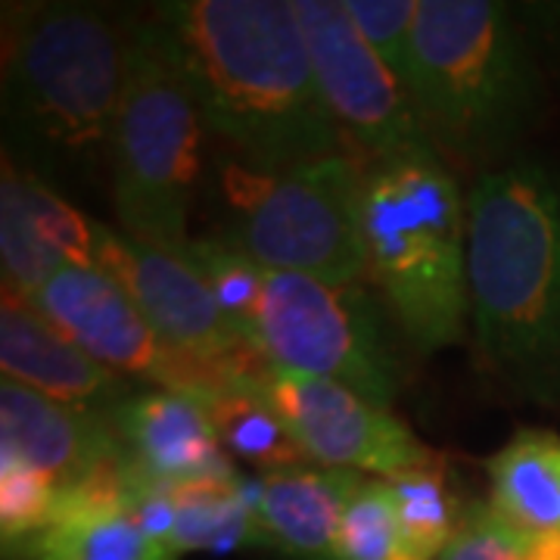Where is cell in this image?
Returning a JSON list of instances; mask_svg holds the SVG:
<instances>
[{
	"instance_id": "obj_4",
	"label": "cell",
	"mask_w": 560,
	"mask_h": 560,
	"mask_svg": "<svg viewBox=\"0 0 560 560\" xmlns=\"http://www.w3.org/2000/svg\"><path fill=\"white\" fill-rule=\"evenodd\" d=\"M411 97L448 168H501L539 103V69L508 7L418 0Z\"/></svg>"
},
{
	"instance_id": "obj_22",
	"label": "cell",
	"mask_w": 560,
	"mask_h": 560,
	"mask_svg": "<svg viewBox=\"0 0 560 560\" xmlns=\"http://www.w3.org/2000/svg\"><path fill=\"white\" fill-rule=\"evenodd\" d=\"M405 555L411 560H440L460 529L464 514L442 477L440 464L389 480Z\"/></svg>"
},
{
	"instance_id": "obj_28",
	"label": "cell",
	"mask_w": 560,
	"mask_h": 560,
	"mask_svg": "<svg viewBox=\"0 0 560 560\" xmlns=\"http://www.w3.org/2000/svg\"><path fill=\"white\" fill-rule=\"evenodd\" d=\"M529 560H560V536H548L529 545Z\"/></svg>"
},
{
	"instance_id": "obj_23",
	"label": "cell",
	"mask_w": 560,
	"mask_h": 560,
	"mask_svg": "<svg viewBox=\"0 0 560 560\" xmlns=\"http://www.w3.org/2000/svg\"><path fill=\"white\" fill-rule=\"evenodd\" d=\"M180 256L200 271V278L215 293L224 315L241 330L243 340L256 349V327H259L268 271L219 237H190Z\"/></svg>"
},
{
	"instance_id": "obj_12",
	"label": "cell",
	"mask_w": 560,
	"mask_h": 560,
	"mask_svg": "<svg viewBox=\"0 0 560 560\" xmlns=\"http://www.w3.org/2000/svg\"><path fill=\"white\" fill-rule=\"evenodd\" d=\"M97 268L119 280L143 318L180 355L215 368L261 359L224 315L200 271L180 253L101 224Z\"/></svg>"
},
{
	"instance_id": "obj_9",
	"label": "cell",
	"mask_w": 560,
	"mask_h": 560,
	"mask_svg": "<svg viewBox=\"0 0 560 560\" xmlns=\"http://www.w3.org/2000/svg\"><path fill=\"white\" fill-rule=\"evenodd\" d=\"M320 94L361 165L436 153L415 97L361 38L342 0H293ZM440 156V153H436Z\"/></svg>"
},
{
	"instance_id": "obj_2",
	"label": "cell",
	"mask_w": 560,
	"mask_h": 560,
	"mask_svg": "<svg viewBox=\"0 0 560 560\" xmlns=\"http://www.w3.org/2000/svg\"><path fill=\"white\" fill-rule=\"evenodd\" d=\"M125 28L88 3L3 7V156L57 190L109 175Z\"/></svg>"
},
{
	"instance_id": "obj_25",
	"label": "cell",
	"mask_w": 560,
	"mask_h": 560,
	"mask_svg": "<svg viewBox=\"0 0 560 560\" xmlns=\"http://www.w3.org/2000/svg\"><path fill=\"white\" fill-rule=\"evenodd\" d=\"M371 50L411 94L418 0H342Z\"/></svg>"
},
{
	"instance_id": "obj_16",
	"label": "cell",
	"mask_w": 560,
	"mask_h": 560,
	"mask_svg": "<svg viewBox=\"0 0 560 560\" xmlns=\"http://www.w3.org/2000/svg\"><path fill=\"white\" fill-rule=\"evenodd\" d=\"M109 420L128 458L150 480L178 486L212 477H237L228 452L221 448L206 405L190 393L138 386Z\"/></svg>"
},
{
	"instance_id": "obj_10",
	"label": "cell",
	"mask_w": 560,
	"mask_h": 560,
	"mask_svg": "<svg viewBox=\"0 0 560 560\" xmlns=\"http://www.w3.org/2000/svg\"><path fill=\"white\" fill-rule=\"evenodd\" d=\"M25 302L125 381L197 396L261 361L215 368L180 355L143 318L131 293L97 265H66L28 293Z\"/></svg>"
},
{
	"instance_id": "obj_19",
	"label": "cell",
	"mask_w": 560,
	"mask_h": 560,
	"mask_svg": "<svg viewBox=\"0 0 560 560\" xmlns=\"http://www.w3.org/2000/svg\"><path fill=\"white\" fill-rule=\"evenodd\" d=\"M265 361L256 368H246L231 374L228 381L197 393V399L206 405L209 418L215 423L221 448L228 458H237L243 464H253L265 470V477L308 467V455L280 418V411L271 399L261 393L259 371Z\"/></svg>"
},
{
	"instance_id": "obj_27",
	"label": "cell",
	"mask_w": 560,
	"mask_h": 560,
	"mask_svg": "<svg viewBox=\"0 0 560 560\" xmlns=\"http://www.w3.org/2000/svg\"><path fill=\"white\" fill-rule=\"evenodd\" d=\"M440 560H529V545L492 514L489 504L464 511L460 529Z\"/></svg>"
},
{
	"instance_id": "obj_20",
	"label": "cell",
	"mask_w": 560,
	"mask_h": 560,
	"mask_svg": "<svg viewBox=\"0 0 560 560\" xmlns=\"http://www.w3.org/2000/svg\"><path fill=\"white\" fill-rule=\"evenodd\" d=\"M13 560H178L168 541L150 536L131 511L60 501L54 521L7 548Z\"/></svg>"
},
{
	"instance_id": "obj_8",
	"label": "cell",
	"mask_w": 560,
	"mask_h": 560,
	"mask_svg": "<svg viewBox=\"0 0 560 560\" xmlns=\"http://www.w3.org/2000/svg\"><path fill=\"white\" fill-rule=\"evenodd\" d=\"M393 327V315L359 283L268 271L256 349L268 364L340 383L389 408L401 386Z\"/></svg>"
},
{
	"instance_id": "obj_5",
	"label": "cell",
	"mask_w": 560,
	"mask_h": 560,
	"mask_svg": "<svg viewBox=\"0 0 560 560\" xmlns=\"http://www.w3.org/2000/svg\"><path fill=\"white\" fill-rule=\"evenodd\" d=\"M361 243L401 337L420 352L467 334V202L455 172L436 156L361 165Z\"/></svg>"
},
{
	"instance_id": "obj_6",
	"label": "cell",
	"mask_w": 560,
	"mask_h": 560,
	"mask_svg": "<svg viewBox=\"0 0 560 560\" xmlns=\"http://www.w3.org/2000/svg\"><path fill=\"white\" fill-rule=\"evenodd\" d=\"M206 121L153 16L125 25V81L109 138L121 234L180 253L202 184Z\"/></svg>"
},
{
	"instance_id": "obj_11",
	"label": "cell",
	"mask_w": 560,
	"mask_h": 560,
	"mask_svg": "<svg viewBox=\"0 0 560 560\" xmlns=\"http://www.w3.org/2000/svg\"><path fill=\"white\" fill-rule=\"evenodd\" d=\"M259 386L287 420L305 455L324 467L396 480L401 474L440 464L405 420L389 408L361 399L340 383L265 361Z\"/></svg>"
},
{
	"instance_id": "obj_15",
	"label": "cell",
	"mask_w": 560,
	"mask_h": 560,
	"mask_svg": "<svg viewBox=\"0 0 560 560\" xmlns=\"http://www.w3.org/2000/svg\"><path fill=\"white\" fill-rule=\"evenodd\" d=\"M0 368L3 377L47 399L113 418L135 393V383L91 359L20 296L3 293L0 305Z\"/></svg>"
},
{
	"instance_id": "obj_7",
	"label": "cell",
	"mask_w": 560,
	"mask_h": 560,
	"mask_svg": "<svg viewBox=\"0 0 560 560\" xmlns=\"http://www.w3.org/2000/svg\"><path fill=\"white\" fill-rule=\"evenodd\" d=\"M224 228L219 237L265 271L330 283L368 278L361 243V162L352 156L261 172L237 160L221 168Z\"/></svg>"
},
{
	"instance_id": "obj_26",
	"label": "cell",
	"mask_w": 560,
	"mask_h": 560,
	"mask_svg": "<svg viewBox=\"0 0 560 560\" xmlns=\"http://www.w3.org/2000/svg\"><path fill=\"white\" fill-rule=\"evenodd\" d=\"M60 489L25 464L0 455V536L3 551L32 539L54 521Z\"/></svg>"
},
{
	"instance_id": "obj_18",
	"label": "cell",
	"mask_w": 560,
	"mask_h": 560,
	"mask_svg": "<svg viewBox=\"0 0 560 560\" xmlns=\"http://www.w3.org/2000/svg\"><path fill=\"white\" fill-rule=\"evenodd\" d=\"M489 508L526 545L560 536V436L523 427L486 460Z\"/></svg>"
},
{
	"instance_id": "obj_17",
	"label": "cell",
	"mask_w": 560,
	"mask_h": 560,
	"mask_svg": "<svg viewBox=\"0 0 560 560\" xmlns=\"http://www.w3.org/2000/svg\"><path fill=\"white\" fill-rule=\"evenodd\" d=\"M361 480L355 470L337 467H296L265 477L256 492L265 541L293 560H337L342 514Z\"/></svg>"
},
{
	"instance_id": "obj_3",
	"label": "cell",
	"mask_w": 560,
	"mask_h": 560,
	"mask_svg": "<svg viewBox=\"0 0 560 560\" xmlns=\"http://www.w3.org/2000/svg\"><path fill=\"white\" fill-rule=\"evenodd\" d=\"M467 290L482 371L560 401V178L548 165L514 160L474 178Z\"/></svg>"
},
{
	"instance_id": "obj_1",
	"label": "cell",
	"mask_w": 560,
	"mask_h": 560,
	"mask_svg": "<svg viewBox=\"0 0 560 560\" xmlns=\"http://www.w3.org/2000/svg\"><path fill=\"white\" fill-rule=\"evenodd\" d=\"M153 20L206 128L243 165L287 172L349 156L293 0H172L156 7Z\"/></svg>"
},
{
	"instance_id": "obj_14",
	"label": "cell",
	"mask_w": 560,
	"mask_h": 560,
	"mask_svg": "<svg viewBox=\"0 0 560 560\" xmlns=\"http://www.w3.org/2000/svg\"><path fill=\"white\" fill-rule=\"evenodd\" d=\"M125 452L113 420L0 381V455L25 464L57 489L88 480Z\"/></svg>"
},
{
	"instance_id": "obj_13",
	"label": "cell",
	"mask_w": 560,
	"mask_h": 560,
	"mask_svg": "<svg viewBox=\"0 0 560 560\" xmlns=\"http://www.w3.org/2000/svg\"><path fill=\"white\" fill-rule=\"evenodd\" d=\"M101 221L88 219L57 187L3 156L0 259L3 293L25 300L66 265H97Z\"/></svg>"
},
{
	"instance_id": "obj_21",
	"label": "cell",
	"mask_w": 560,
	"mask_h": 560,
	"mask_svg": "<svg viewBox=\"0 0 560 560\" xmlns=\"http://www.w3.org/2000/svg\"><path fill=\"white\" fill-rule=\"evenodd\" d=\"M175 521L168 545L175 551L231 555L253 545H268L261 533L256 499L243 492L237 477H212L168 486Z\"/></svg>"
},
{
	"instance_id": "obj_24",
	"label": "cell",
	"mask_w": 560,
	"mask_h": 560,
	"mask_svg": "<svg viewBox=\"0 0 560 560\" xmlns=\"http://www.w3.org/2000/svg\"><path fill=\"white\" fill-rule=\"evenodd\" d=\"M337 560H411L405 555L389 480H361L346 504Z\"/></svg>"
}]
</instances>
